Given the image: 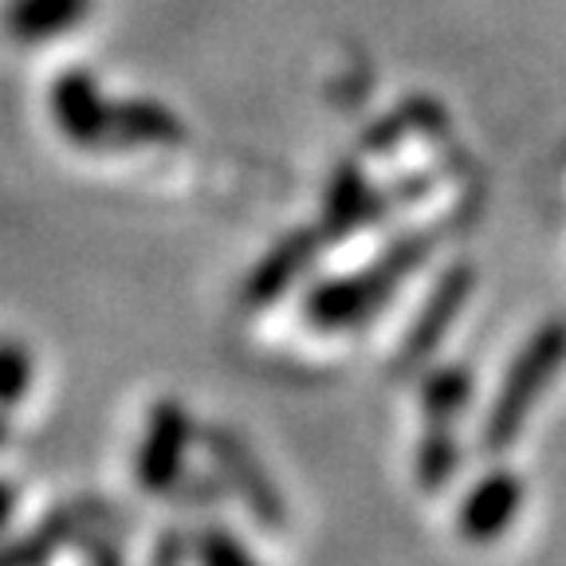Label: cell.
Segmentation results:
<instances>
[{"mask_svg":"<svg viewBox=\"0 0 566 566\" xmlns=\"http://www.w3.org/2000/svg\"><path fill=\"white\" fill-rule=\"evenodd\" d=\"M563 363H566V323H547V327H539L527 338V346L507 366L504 381H500L492 406L484 413V424H480V449L488 457H504L520 441L531 409L539 406V398L551 389V381L563 370Z\"/></svg>","mask_w":566,"mask_h":566,"instance_id":"6da1fadb","label":"cell"},{"mask_svg":"<svg viewBox=\"0 0 566 566\" xmlns=\"http://www.w3.org/2000/svg\"><path fill=\"white\" fill-rule=\"evenodd\" d=\"M429 248H433V240L413 232V237L398 240L386 256L374 260V264L363 268V272L346 275V280L318 283L315 292L307 295V323L318 331L363 327L374 311L386 307L389 295L398 292V283L424 264Z\"/></svg>","mask_w":566,"mask_h":566,"instance_id":"7a4b0ae2","label":"cell"},{"mask_svg":"<svg viewBox=\"0 0 566 566\" xmlns=\"http://www.w3.org/2000/svg\"><path fill=\"white\" fill-rule=\"evenodd\" d=\"M189 444H193V417L181 401L161 398L146 413L138 452H134V480L146 495H166L186 472Z\"/></svg>","mask_w":566,"mask_h":566,"instance_id":"3957f363","label":"cell"},{"mask_svg":"<svg viewBox=\"0 0 566 566\" xmlns=\"http://www.w3.org/2000/svg\"><path fill=\"white\" fill-rule=\"evenodd\" d=\"M205 449H209L212 464L224 476V484L240 495V504L256 515L264 527L280 531L287 527V504H283L280 488L272 484L268 469L260 464V457L244 444V437L232 433L229 424H209L201 433Z\"/></svg>","mask_w":566,"mask_h":566,"instance_id":"277c9868","label":"cell"},{"mask_svg":"<svg viewBox=\"0 0 566 566\" xmlns=\"http://www.w3.org/2000/svg\"><path fill=\"white\" fill-rule=\"evenodd\" d=\"M523 507V484L515 472L492 469L488 476H480L469 488L464 504L457 512V531L460 539L472 547H488V543L504 539V531L515 523Z\"/></svg>","mask_w":566,"mask_h":566,"instance_id":"5b68a950","label":"cell"},{"mask_svg":"<svg viewBox=\"0 0 566 566\" xmlns=\"http://www.w3.org/2000/svg\"><path fill=\"white\" fill-rule=\"evenodd\" d=\"M472 292V272L469 268H452V272L441 275V283L433 287V295L424 300L421 315L413 318V327L406 331V343H401V354L398 363H394V370L406 374V370H417V366H424L429 358L437 354V346L444 343V335L452 331V323H457L460 307H464V300H469Z\"/></svg>","mask_w":566,"mask_h":566,"instance_id":"8992f818","label":"cell"},{"mask_svg":"<svg viewBox=\"0 0 566 566\" xmlns=\"http://www.w3.org/2000/svg\"><path fill=\"white\" fill-rule=\"evenodd\" d=\"M55 118H60V130H67L71 142H80V146H95L103 142V134L111 130V111L103 106L98 98V87L87 80V75H63L55 83Z\"/></svg>","mask_w":566,"mask_h":566,"instance_id":"52a82bcc","label":"cell"},{"mask_svg":"<svg viewBox=\"0 0 566 566\" xmlns=\"http://www.w3.org/2000/svg\"><path fill=\"white\" fill-rule=\"evenodd\" d=\"M311 256H315V240H311L307 232H295V237H287L283 244H275L272 252L260 260L256 272L248 275V283H244L248 307H268V303L280 300V295L303 275Z\"/></svg>","mask_w":566,"mask_h":566,"instance_id":"ba28073f","label":"cell"},{"mask_svg":"<svg viewBox=\"0 0 566 566\" xmlns=\"http://www.w3.org/2000/svg\"><path fill=\"white\" fill-rule=\"evenodd\" d=\"M91 0H12L4 24L24 44H44L52 35H63L87 17Z\"/></svg>","mask_w":566,"mask_h":566,"instance_id":"9c48e42d","label":"cell"},{"mask_svg":"<svg viewBox=\"0 0 566 566\" xmlns=\"http://www.w3.org/2000/svg\"><path fill=\"white\" fill-rule=\"evenodd\" d=\"M457 464H460V444L457 433H452V424L444 421H424V433L417 441L413 452V469H417V484L421 492H444L457 476Z\"/></svg>","mask_w":566,"mask_h":566,"instance_id":"30bf717a","label":"cell"},{"mask_svg":"<svg viewBox=\"0 0 566 566\" xmlns=\"http://www.w3.org/2000/svg\"><path fill=\"white\" fill-rule=\"evenodd\" d=\"M472 389H476V381H472V374L464 370V366H441V370H433L421 381L424 421L452 424L472 401Z\"/></svg>","mask_w":566,"mask_h":566,"instance_id":"8fae6325","label":"cell"},{"mask_svg":"<svg viewBox=\"0 0 566 566\" xmlns=\"http://www.w3.org/2000/svg\"><path fill=\"white\" fill-rule=\"evenodd\" d=\"M75 527H80V512H67V515L60 512L40 531L24 535V539L4 543V547H0V566H44L48 558L55 555V547H60Z\"/></svg>","mask_w":566,"mask_h":566,"instance_id":"7c38bea8","label":"cell"},{"mask_svg":"<svg viewBox=\"0 0 566 566\" xmlns=\"http://www.w3.org/2000/svg\"><path fill=\"white\" fill-rule=\"evenodd\" d=\"M32 374L35 366L28 346H20L17 338H0V413H9L12 406L28 398Z\"/></svg>","mask_w":566,"mask_h":566,"instance_id":"4fadbf2b","label":"cell"},{"mask_svg":"<svg viewBox=\"0 0 566 566\" xmlns=\"http://www.w3.org/2000/svg\"><path fill=\"white\" fill-rule=\"evenodd\" d=\"M197 566H260L256 555L229 527H201L197 535Z\"/></svg>","mask_w":566,"mask_h":566,"instance_id":"5bb4252c","label":"cell"},{"mask_svg":"<svg viewBox=\"0 0 566 566\" xmlns=\"http://www.w3.org/2000/svg\"><path fill=\"white\" fill-rule=\"evenodd\" d=\"M12 515H17V492H12L9 480H0V531L9 527Z\"/></svg>","mask_w":566,"mask_h":566,"instance_id":"9a60e30c","label":"cell"},{"mask_svg":"<svg viewBox=\"0 0 566 566\" xmlns=\"http://www.w3.org/2000/svg\"><path fill=\"white\" fill-rule=\"evenodd\" d=\"M4 437H9V421L0 417V444H4Z\"/></svg>","mask_w":566,"mask_h":566,"instance_id":"2e32d148","label":"cell"}]
</instances>
